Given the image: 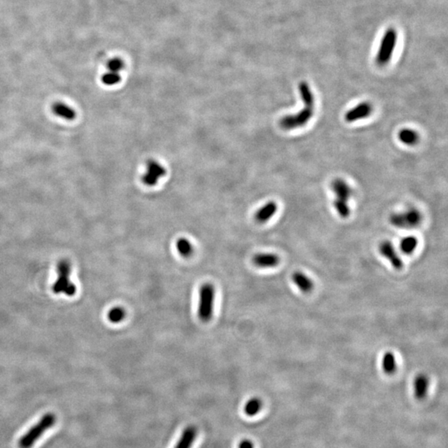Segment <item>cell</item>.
<instances>
[{"mask_svg":"<svg viewBox=\"0 0 448 448\" xmlns=\"http://www.w3.org/2000/svg\"><path fill=\"white\" fill-rule=\"evenodd\" d=\"M373 112V106L368 101H363L358 104L353 108L349 110L345 115V120L346 122L353 123L358 120H364L370 117Z\"/></svg>","mask_w":448,"mask_h":448,"instance_id":"30bf717a","label":"cell"},{"mask_svg":"<svg viewBox=\"0 0 448 448\" xmlns=\"http://www.w3.org/2000/svg\"><path fill=\"white\" fill-rule=\"evenodd\" d=\"M125 315L126 313L125 310L123 309L122 307L117 306L109 311L107 318L109 321H111L112 323L117 324L120 323L125 319Z\"/></svg>","mask_w":448,"mask_h":448,"instance_id":"7402d4cb","label":"cell"},{"mask_svg":"<svg viewBox=\"0 0 448 448\" xmlns=\"http://www.w3.org/2000/svg\"><path fill=\"white\" fill-rule=\"evenodd\" d=\"M214 287L211 283L202 285L199 290L198 315L203 322H208L211 320L214 314Z\"/></svg>","mask_w":448,"mask_h":448,"instance_id":"52a82bcc","label":"cell"},{"mask_svg":"<svg viewBox=\"0 0 448 448\" xmlns=\"http://www.w3.org/2000/svg\"><path fill=\"white\" fill-rule=\"evenodd\" d=\"M262 402L259 398H251L250 400L248 401L246 404L244 411L246 414L250 417L255 416L257 414L260 410L262 409Z\"/></svg>","mask_w":448,"mask_h":448,"instance_id":"44dd1931","label":"cell"},{"mask_svg":"<svg viewBox=\"0 0 448 448\" xmlns=\"http://www.w3.org/2000/svg\"><path fill=\"white\" fill-rule=\"evenodd\" d=\"M56 416L48 412L47 414L43 415L42 418L36 423L32 429L28 430L26 434L23 435L20 438L19 446L20 448H31L34 446V443L44 434L45 431L50 429L54 426L56 423Z\"/></svg>","mask_w":448,"mask_h":448,"instance_id":"7a4b0ae2","label":"cell"},{"mask_svg":"<svg viewBox=\"0 0 448 448\" xmlns=\"http://www.w3.org/2000/svg\"><path fill=\"white\" fill-rule=\"evenodd\" d=\"M176 248L178 253L184 257H189L194 253V247L192 243L185 237H181L176 242Z\"/></svg>","mask_w":448,"mask_h":448,"instance_id":"ffe728a7","label":"cell"},{"mask_svg":"<svg viewBox=\"0 0 448 448\" xmlns=\"http://www.w3.org/2000/svg\"><path fill=\"white\" fill-rule=\"evenodd\" d=\"M253 262L260 268H273L280 263V257L274 253H258L253 256Z\"/></svg>","mask_w":448,"mask_h":448,"instance_id":"5bb4252c","label":"cell"},{"mask_svg":"<svg viewBox=\"0 0 448 448\" xmlns=\"http://www.w3.org/2000/svg\"><path fill=\"white\" fill-rule=\"evenodd\" d=\"M397 368H398V365H397V360H396L394 353H392L391 351H387L383 355V359H382L383 371L388 375H392L393 373H396Z\"/></svg>","mask_w":448,"mask_h":448,"instance_id":"ac0fdd59","label":"cell"},{"mask_svg":"<svg viewBox=\"0 0 448 448\" xmlns=\"http://www.w3.org/2000/svg\"><path fill=\"white\" fill-rule=\"evenodd\" d=\"M430 379L426 373H418L413 379L412 388H413V394L415 398L418 400H423L426 398L429 392Z\"/></svg>","mask_w":448,"mask_h":448,"instance_id":"8fae6325","label":"cell"},{"mask_svg":"<svg viewBox=\"0 0 448 448\" xmlns=\"http://www.w3.org/2000/svg\"><path fill=\"white\" fill-rule=\"evenodd\" d=\"M100 81L105 86H116L117 84L120 83L121 81V77H120V73L107 72L101 76Z\"/></svg>","mask_w":448,"mask_h":448,"instance_id":"603a6c76","label":"cell"},{"mask_svg":"<svg viewBox=\"0 0 448 448\" xmlns=\"http://www.w3.org/2000/svg\"><path fill=\"white\" fill-rule=\"evenodd\" d=\"M239 448H253V444L249 440H243L240 443Z\"/></svg>","mask_w":448,"mask_h":448,"instance_id":"d4e9b609","label":"cell"},{"mask_svg":"<svg viewBox=\"0 0 448 448\" xmlns=\"http://www.w3.org/2000/svg\"><path fill=\"white\" fill-rule=\"evenodd\" d=\"M292 280L295 287H297L301 292L308 294L312 292V290L314 289V282L312 278L301 271L294 272L292 275Z\"/></svg>","mask_w":448,"mask_h":448,"instance_id":"7c38bea8","label":"cell"},{"mask_svg":"<svg viewBox=\"0 0 448 448\" xmlns=\"http://www.w3.org/2000/svg\"><path fill=\"white\" fill-rule=\"evenodd\" d=\"M54 115L66 120H73L77 117L74 109L63 102H55L52 106Z\"/></svg>","mask_w":448,"mask_h":448,"instance_id":"9a60e30c","label":"cell"},{"mask_svg":"<svg viewBox=\"0 0 448 448\" xmlns=\"http://www.w3.org/2000/svg\"><path fill=\"white\" fill-rule=\"evenodd\" d=\"M422 221V213L414 208L407 209L405 211L394 213L390 217V223L398 229H415L420 225Z\"/></svg>","mask_w":448,"mask_h":448,"instance_id":"5b68a950","label":"cell"},{"mask_svg":"<svg viewBox=\"0 0 448 448\" xmlns=\"http://www.w3.org/2000/svg\"><path fill=\"white\" fill-rule=\"evenodd\" d=\"M331 189L335 196L333 204L337 214L342 218H347L351 215V208L349 206V201L352 195L351 186L343 178H338L332 182Z\"/></svg>","mask_w":448,"mask_h":448,"instance_id":"6da1fadb","label":"cell"},{"mask_svg":"<svg viewBox=\"0 0 448 448\" xmlns=\"http://www.w3.org/2000/svg\"><path fill=\"white\" fill-rule=\"evenodd\" d=\"M165 175L166 169L164 165L155 159H151L146 164V170L142 176V182L146 186L154 187Z\"/></svg>","mask_w":448,"mask_h":448,"instance_id":"ba28073f","label":"cell"},{"mask_svg":"<svg viewBox=\"0 0 448 448\" xmlns=\"http://www.w3.org/2000/svg\"><path fill=\"white\" fill-rule=\"evenodd\" d=\"M398 41V33L394 28H389L382 38L379 50L376 57V62L379 66H384L390 62L395 50Z\"/></svg>","mask_w":448,"mask_h":448,"instance_id":"8992f818","label":"cell"},{"mask_svg":"<svg viewBox=\"0 0 448 448\" xmlns=\"http://www.w3.org/2000/svg\"><path fill=\"white\" fill-rule=\"evenodd\" d=\"M379 252L382 256L390 262L396 270H401L404 267V262L398 255V252L390 241H384L379 246Z\"/></svg>","mask_w":448,"mask_h":448,"instance_id":"9c48e42d","label":"cell"},{"mask_svg":"<svg viewBox=\"0 0 448 448\" xmlns=\"http://www.w3.org/2000/svg\"><path fill=\"white\" fill-rule=\"evenodd\" d=\"M418 245V239L415 236H406L399 242L401 252L405 255H411L414 253Z\"/></svg>","mask_w":448,"mask_h":448,"instance_id":"d6986e66","label":"cell"},{"mask_svg":"<svg viewBox=\"0 0 448 448\" xmlns=\"http://www.w3.org/2000/svg\"><path fill=\"white\" fill-rule=\"evenodd\" d=\"M398 138L401 143L409 146H413L417 145L420 136L417 131L410 128H404L399 131L398 134Z\"/></svg>","mask_w":448,"mask_h":448,"instance_id":"e0dca14e","label":"cell"},{"mask_svg":"<svg viewBox=\"0 0 448 448\" xmlns=\"http://www.w3.org/2000/svg\"><path fill=\"white\" fill-rule=\"evenodd\" d=\"M125 61H123L120 58H113L110 59L107 63H106V68L108 72L112 73H120L124 68H125Z\"/></svg>","mask_w":448,"mask_h":448,"instance_id":"cb8c5ba5","label":"cell"},{"mask_svg":"<svg viewBox=\"0 0 448 448\" xmlns=\"http://www.w3.org/2000/svg\"><path fill=\"white\" fill-rule=\"evenodd\" d=\"M303 108L295 114L287 115L280 120V125L285 131L302 128L309 123L314 116L315 105L303 104Z\"/></svg>","mask_w":448,"mask_h":448,"instance_id":"277c9868","label":"cell"},{"mask_svg":"<svg viewBox=\"0 0 448 448\" xmlns=\"http://www.w3.org/2000/svg\"><path fill=\"white\" fill-rule=\"evenodd\" d=\"M197 436V430L195 427H188L182 433L175 448H191Z\"/></svg>","mask_w":448,"mask_h":448,"instance_id":"2e32d148","label":"cell"},{"mask_svg":"<svg viewBox=\"0 0 448 448\" xmlns=\"http://www.w3.org/2000/svg\"><path fill=\"white\" fill-rule=\"evenodd\" d=\"M71 264L67 260H61L58 263V279L53 285V292L55 294L64 293L67 296H73L77 292V287L70 281Z\"/></svg>","mask_w":448,"mask_h":448,"instance_id":"3957f363","label":"cell"},{"mask_svg":"<svg viewBox=\"0 0 448 448\" xmlns=\"http://www.w3.org/2000/svg\"><path fill=\"white\" fill-rule=\"evenodd\" d=\"M278 209V205L274 201H269L265 203L257 210L255 215L256 221L259 223H265L268 222L272 217L276 214Z\"/></svg>","mask_w":448,"mask_h":448,"instance_id":"4fadbf2b","label":"cell"}]
</instances>
